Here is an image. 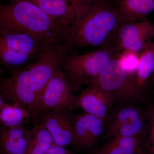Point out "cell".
Listing matches in <instances>:
<instances>
[{
	"label": "cell",
	"instance_id": "obj_1",
	"mask_svg": "<svg viewBox=\"0 0 154 154\" xmlns=\"http://www.w3.org/2000/svg\"><path fill=\"white\" fill-rule=\"evenodd\" d=\"M69 52L63 40L54 42L32 63L10 72L0 80L1 97L6 102L18 104L30 114L34 126L38 125L40 103L46 85Z\"/></svg>",
	"mask_w": 154,
	"mask_h": 154
},
{
	"label": "cell",
	"instance_id": "obj_2",
	"mask_svg": "<svg viewBox=\"0 0 154 154\" xmlns=\"http://www.w3.org/2000/svg\"><path fill=\"white\" fill-rule=\"evenodd\" d=\"M120 22L110 0H82L73 22L64 36L69 52L78 53L87 48L103 47Z\"/></svg>",
	"mask_w": 154,
	"mask_h": 154
},
{
	"label": "cell",
	"instance_id": "obj_3",
	"mask_svg": "<svg viewBox=\"0 0 154 154\" xmlns=\"http://www.w3.org/2000/svg\"><path fill=\"white\" fill-rule=\"evenodd\" d=\"M0 27L23 30L43 39L63 38L65 30L57 21L27 0L0 5Z\"/></svg>",
	"mask_w": 154,
	"mask_h": 154
},
{
	"label": "cell",
	"instance_id": "obj_4",
	"mask_svg": "<svg viewBox=\"0 0 154 154\" xmlns=\"http://www.w3.org/2000/svg\"><path fill=\"white\" fill-rule=\"evenodd\" d=\"M60 39L45 40L23 30L0 27L1 65L10 72L21 69L34 62L50 45Z\"/></svg>",
	"mask_w": 154,
	"mask_h": 154
},
{
	"label": "cell",
	"instance_id": "obj_5",
	"mask_svg": "<svg viewBox=\"0 0 154 154\" xmlns=\"http://www.w3.org/2000/svg\"><path fill=\"white\" fill-rule=\"evenodd\" d=\"M119 54L102 47L83 54L67 53L60 67L73 93H76L84 85H88Z\"/></svg>",
	"mask_w": 154,
	"mask_h": 154
},
{
	"label": "cell",
	"instance_id": "obj_6",
	"mask_svg": "<svg viewBox=\"0 0 154 154\" xmlns=\"http://www.w3.org/2000/svg\"><path fill=\"white\" fill-rule=\"evenodd\" d=\"M119 54L88 85L97 86L120 105L140 101L136 86V73L124 67L119 58Z\"/></svg>",
	"mask_w": 154,
	"mask_h": 154
},
{
	"label": "cell",
	"instance_id": "obj_7",
	"mask_svg": "<svg viewBox=\"0 0 154 154\" xmlns=\"http://www.w3.org/2000/svg\"><path fill=\"white\" fill-rule=\"evenodd\" d=\"M154 38V25L146 19L134 22H120L108 36L102 48L120 52L139 54Z\"/></svg>",
	"mask_w": 154,
	"mask_h": 154
},
{
	"label": "cell",
	"instance_id": "obj_8",
	"mask_svg": "<svg viewBox=\"0 0 154 154\" xmlns=\"http://www.w3.org/2000/svg\"><path fill=\"white\" fill-rule=\"evenodd\" d=\"M106 125L105 138H111L116 136L147 137L146 109L143 110L133 103L120 104L109 114Z\"/></svg>",
	"mask_w": 154,
	"mask_h": 154
},
{
	"label": "cell",
	"instance_id": "obj_9",
	"mask_svg": "<svg viewBox=\"0 0 154 154\" xmlns=\"http://www.w3.org/2000/svg\"><path fill=\"white\" fill-rule=\"evenodd\" d=\"M74 94L60 66L45 89L40 103V114L55 110H75L79 107L77 96Z\"/></svg>",
	"mask_w": 154,
	"mask_h": 154
},
{
	"label": "cell",
	"instance_id": "obj_10",
	"mask_svg": "<svg viewBox=\"0 0 154 154\" xmlns=\"http://www.w3.org/2000/svg\"><path fill=\"white\" fill-rule=\"evenodd\" d=\"M67 110L49 111L40 114L41 125L52 135L56 144L61 146L72 145L74 140L73 117Z\"/></svg>",
	"mask_w": 154,
	"mask_h": 154
},
{
	"label": "cell",
	"instance_id": "obj_11",
	"mask_svg": "<svg viewBox=\"0 0 154 154\" xmlns=\"http://www.w3.org/2000/svg\"><path fill=\"white\" fill-rule=\"evenodd\" d=\"M73 124L74 140L72 145L80 150L93 146L106 130L104 120L86 113L75 116Z\"/></svg>",
	"mask_w": 154,
	"mask_h": 154
},
{
	"label": "cell",
	"instance_id": "obj_12",
	"mask_svg": "<svg viewBox=\"0 0 154 154\" xmlns=\"http://www.w3.org/2000/svg\"><path fill=\"white\" fill-rule=\"evenodd\" d=\"M77 96L78 107L85 113L103 119L106 123L109 110L115 103L111 96L94 85H88Z\"/></svg>",
	"mask_w": 154,
	"mask_h": 154
},
{
	"label": "cell",
	"instance_id": "obj_13",
	"mask_svg": "<svg viewBox=\"0 0 154 154\" xmlns=\"http://www.w3.org/2000/svg\"><path fill=\"white\" fill-rule=\"evenodd\" d=\"M27 1L35 4L48 15L57 21L65 30L66 33L73 22L77 8L82 0Z\"/></svg>",
	"mask_w": 154,
	"mask_h": 154
},
{
	"label": "cell",
	"instance_id": "obj_14",
	"mask_svg": "<svg viewBox=\"0 0 154 154\" xmlns=\"http://www.w3.org/2000/svg\"><path fill=\"white\" fill-rule=\"evenodd\" d=\"M92 154H136L149 145L147 137L116 136Z\"/></svg>",
	"mask_w": 154,
	"mask_h": 154
},
{
	"label": "cell",
	"instance_id": "obj_15",
	"mask_svg": "<svg viewBox=\"0 0 154 154\" xmlns=\"http://www.w3.org/2000/svg\"><path fill=\"white\" fill-rule=\"evenodd\" d=\"M139 58L135 83L139 97L143 101L144 97L149 94L150 81L154 73V42H148L139 54Z\"/></svg>",
	"mask_w": 154,
	"mask_h": 154
},
{
	"label": "cell",
	"instance_id": "obj_16",
	"mask_svg": "<svg viewBox=\"0 0 154 154\" xmlns=\"http://www.w3.org/2000/svg\"><path fill=\"white\" fill-rule=\"evenodd\" d=\"M120 22H134L147 18L154 11V0H110Z\"/></svg>",
	"mask_w": 154,
	"mask_h": 154
},
{
	"label": "cell",
	"instance_id": "obj_17",
	"mask_svg": "<svg viewBox=\"0 0 154 154\" xmlns=\"http://www.w3.org/2000/svg\"><path fill=\"white\" fill-rule=\"evenodd\" d=\"M30 114L18 104L6 102L0 96V122L2 127L24 125L29 121Z\"/></svg>",
	"mask_w": 154,
	"mask_h": 154
},
{
	"label": "cell",
	"instance_id": "obj_18",
	"mask_svg": "<svg viewBox=\"0 0 154 154\" xmlns=\"http://www.w3.org/2000/svg\"><path fill=\"white\" fill-rule=\"evenodd\" d=\"M31 130L24 125L2 127L0 132L1 152L5 154H16L20 141L30 134Z\"/></svg>",
	"mask_w": 154,
	"mask_h": 154
},
{
	"label": "cell",
	"instance_id": "obj_19",
	"mask_svg": "<svg viewBox=\"0 0 154 154\" xmlns=\"http://www.w3.org/2000/svg\"><path fill=\"white\" fill-rule=\"evenodd\" d=\"M56 144L52 135L41 125L33 126L31 137L25 154H45Z\"/></svg>",
	"mask_w": 154,
	"mask_h": 154
},
{
	"label": "cell",
	"instance_id": "obj_20",
	"mask_svg": "<svg viewBox=\"0 0 154 154\" xmlns=\"http://www.w3.org/2000/svg\"><path fill=\"white\" fill-rule=\"evenodd\" d=\"M146 109L148 121V140L150 147L154 152V101L148 104Z\"/></svg>",
	"mask_w": 154,
	"mask_h": 154
},
{
	"label": "cell",
	"instance_id": "obj_21",
	"mask_svg": "<svg viewBox=\"0 0 154 154\" xmlns=\"http://www.w3.org/2000/svg\"><path fill=\"white\" fill-rule=\"evenodd\" d=\"M45 154H75L72 152L61 146L55 144Z\"/></svg>",
	"mask_w": 154,
	"mask_h": 154
},
{
	"label": "cell",
	"instance_id": "obj_22",
	"mask_svg": "<svg viewBox=\"0 0 154 154\" xmlns=\"http://www.w3.org/2000/svg\"><path fill=\"white\" fill-rule=\"evenodd\" d=\"M136 154H154V152L152 150L149 144L145 148L143 149Z\"/></svg>",
	"mask_w": 154,
	"mask_h": 154
},
{
	"label": "cell",
	"instance_id": "obj_23",
	"mask_svg": "<svg viewBox=\"0 0 154 154\" xmlns=\"http://www.w3.org/2000/svg\"><path fill=\"white\" fill-rule=\"evenodd\" d=\"M149 91L150 93H154V73L152 76L151 79L150 81Z\"/></svg>",
	"mask_w": 154,
	"mask_h": 154
},
{
	"label": "cell",
	"instance_id": "obj_24",
	"mask_svg": "<svg viewBox=\"0 0 154 154\" xmlns=\"http://www.w3.org/2000/svg\"><path fill=\"white\" fill-rule=\"evenodd\" d=\"M1 154H5L1 152Z\"/></svg>",
	"mask_w": 154,
	"mask_h": 154
},
{
	"label": "cell",
	"instance_id": "obj_25",
	"mask_svg": "<svg viewBox=\"0 0 154 154\" xmlns=\"http://www.w3.org/2000/svg\"></svg>",
	"mask_w": 154,
	"mask_h": 154
}]
</instances>
